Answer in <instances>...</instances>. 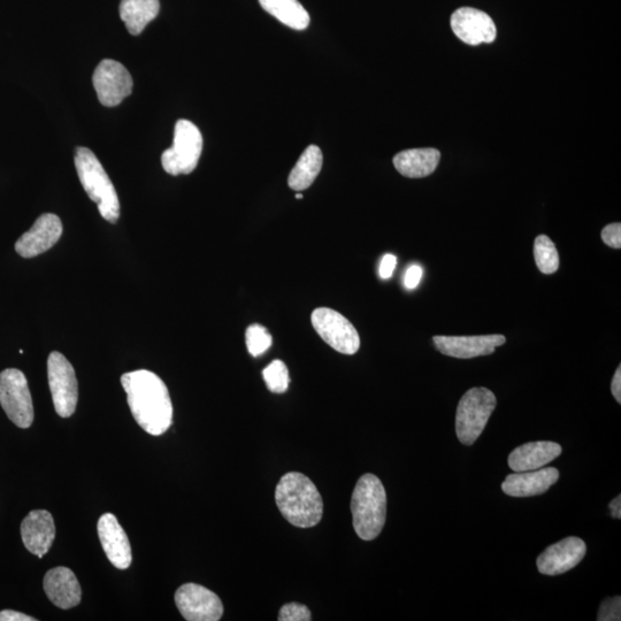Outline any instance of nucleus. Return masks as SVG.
Masks as SVG:
<instances>
[{"label": "nucleus", "mask_w": 621, "mask_h": 621, "mask_svg": "<svg viewBox=\"0 0 621 621\" xmlns=\"http://www.w3.org/2000/svg\"><path fill=\"white\" fill-rule=\"evenodd\" d=\"M245 342L250 355L259 357L272 347L273 339L265 327L255 324L248 327Z\"/></svg>", "instance_id": "obj_27"}, {"label": "nucleus", "mask_w": 621, "mask_h": 621, "mask_svg": "<svg viewBox=\"0 0 621 621\" xmlns=\"http://www.w3.org/2000/svg\"><path fill=\"white\" fill-rule=\"evenodd\" d=\"M263 378L268 390L274 394H283L289 388L288 367L282 360H274L263 371Z\"/></svg>", "instance_id": "obj_26"}, {"label": "nucleus", "mask_w": 621, "mask_h": 621, "mask_svg": "<svg viewBox=\"0 0 621 621\" xmlns=\"http://www.w3.org/2000/svg\"><path fill=\"white\" fill-rule=\"evenodd\" d=\"M562 451V447L555 442H529L511 452L509 466L515 472L539 470L561 456Z\"/></svg>", "instance_id": "obj_20"}, {"label": "nucleus", "mask_w": 621, "mask_h": 621, "mask_svg": "<svg viewBox=\"0 0 621 621\" xmlns=\"http://www.w3.org/2000/svg\"><path fill=\"white\" fill-rule=\"evenodd\" d=\"M611 516L615 519L621 518V496H617L609 505Z\"/></svg>", "instance_id": "obj_35"}, {"label": "nucleus", "mask_w": 621, "mask_h": 621, "mask_svg": "<svg viewBox=\"0 0 621 621\" xmlns=\"http://www.w3.org/2000/svg\"><path fill=\"white\" fill-rule=\"evenodd\" d=\"M601 236L603 242L607 244L608 247L613 249L621 248V225L619 222L604 227Z\"/></svg>", "instance_id": "obj_30"}, {"label": "nucleus", "mask_w": 621, "mask_h": 621, "mask_svg": "<svg viewBox=\"0 0 621 621\" xmlns=\"http://www.w3.org/2000/svg\"><path fill=\"white\" fill-rule=\"evenodd\" d=\"M203 151V136L191 121L179 120L174 130V142L161 156L166 173L173 176L195 171Z\"/></svg>", "instance_id": "obj_6"}, {"label": "nucleus", "mask_w": 621, "mask_h": 621, "mask_svg": "<svg viewBox=\"0 0 621 621\" xmlns=\"http://www.w3.org/2000/svg\"><path fill=\"white\" fill-rule=\"evenodd\" d=\"M121 385L136 423L153 436L166 433L173 423V404L165 382L140 370L122 375Z\"/></svg>", "instance_id": "obj_1"}, {"label": "nucleus", "mask_w": 621, "mask_h": 621, "mask_svg": "<svg viewBox=\"0 0 621 621\" xmlns=\"http://www.w3.org/2000/svg\"><path fill=\"white\" fill-rule=\"evenodd\" d=\"M433 342L442 355L458 359H472L494 354L506 342L503 335L434 336Z\"/></svg>", "instance_id": "obj_12"}, {"label": "nucleus", "mask_w": 621, "mask_h": 621, "mask_svg": "<svg viewBox=\"0 0 621 621\" xmlns=\"http://www.w3.org/2000/svg\"><path fill=\"white\" fill-rule=\"evenodd\" d=\"M324 156L317 145H310L298 159L288 178L289 187L295 191L310 188L321 172Z\"/></svg>", "instance_id": "obj_23"}, {"label": "nucleus", "mask_w": 621, "mask_h": 621, "mask_svg": "<svg viewBox=\"0 0 621 621\" xmlns=\"http://www.w3.org/2000/svg\"><path fill=\"white\" fill-rule=\"evenodd\" d=\"M355 532L360 539H377L386 524L387 494L378 477L365 474L357 482L351 500Z\"/></svg>", "instance_id": "obj_3"}, {"label": "nucleus", "mask_w": 621, "mask_h": 621, "mask_svg": "<svg viewBox=\"0 0 621 621\" xmlns=\"http://www.w3.org/2000/svg\"><path fill=\"white\" fill-rule=\"evenodd\" d=\"M611 391H612L613 397H615L616 401L620 404L621 403V367L620 366L617 368L615 377H613L612 379Z\"/></svg>", "instance_id": "obj_34"}, {"label": "nucleus", "mask_w": 621, "mask_h": 621, "mask_svg": "<svg viewBox=\"0 0 621 621\" xmlns=\"http://www.w3.org/2000/svg\"><path fill=\"white\" fill-rule=\"evenodd\" d=\"M559 479L555 467L527 472H515L508 475L502 483V490L512 497H532L547 493Z\"/></svg>", "instance_id": "obj_18"}, {"label": "nucleus", "mask_w": 621, "mask_h": 621, "mask_svg": "<svg viewBox=\"0 0 621 621\" xmlns=\"http://www.w3.org/2000/svg\"><path fill=\"white\" fill-rule=\"evenodd\" d=\"M280 621H310L311 611L306 605L299 603H289L283 605L280 610L279 618Z\"/></svg>", "instance_id": "obj_28"}, {"label": "nucleus", "mask_w": 621, "mask_h": 621, "mask_svg": "<svg viewBox=\"0 0 621 621\" xmlns=\"http://www.w3.org/2000/svg\"><path fill=\"white\" fill-rule=\"evenodd\" d=\"M396 265L397 258L394 255H386L383 257L379 268L381 279H390L394 274Z\"/></svg>", "instance_id": "obj_32"}, {"label": "nucleus", "mask_w": 621, "mask_h": 621, "mask_svg": "<svg viewBox=\"0 0 621 621\" xmlns=\"http://www.w3.org/2000/svg\"><path fill=\"white\" fill-rule=\"evenodd\" d=\"M451 28L460 41L469 45L493 43L497 30L492 18L485 12L462 7L452 14Z\"/></svg>", "instance_id": "obj_14"}, {"label": "nucleus", "mask_w": 621, "mask_h": 621, "mask_svg": "<svg viewBox=\"0 0 621 621\" xmlns=\"http://www.w3.org/2000/svg\"><path fill=\"white\" fill-rule=\"evenodd\" d=\"M496 405V396L488 388L475 387L466 391L456 413V433L460 443L472 446L477 442Z\"/></svg>", "instance_id": "obj_5"}, {"label": "nucleus", "mask_w": 621, "mask_h": 621, "mask_svg": "<svg viewBox=\"0 0 621 621\" xmlns=\"http://www.w3.org/2000/svg\"><path fill=\"white\" fill-rule=\"evenodd\" d=\"M63 235V224L56 214L45 213L38 218L32 228L23 234L15 251L23 258H34L50 250Z\"/></svg>", "instance_id": "obj_13"}, {"label": "nucleus", "mask_w": 621, "mask_h": 621, "mask_svg": "<svg viewBox=\"0 0 621 621\" xmlns=\"http://www.w3.org/2000/svg\"><path fill=\"white\" fill-rule=\"evenodd\" d=\"M621 600L620 596L607 598L601 604L598 611L597 620L600 621H619L621 620Z\"/></svg>", "instance_id": "obj_29"}, {"label": "nucleus", "mask_w": 621, "mask_h": 621, "mask_svg": "<svg viewBox=\"0 0 621 621\" xmlns=\"http://www.w3.org/2000/svg\"><path fill=\"white\" fill-rule=\"evenodd\" d=\"M311 321L314 329L329 347L343 355H355L360 348L357 329L341 313L320 308L313 311Z\"/></svg>", "instance_id": "obj_9"}, {"label": "nucleus", "mask_w": 621, "mask_h": 621, "mask_svg": "<svg viewBox=\"0 0 621 621\" xmlns=\"http://www.w3.org/2000/svg\"><path fill=\"white\" fill-rule=\"evenodd\" d=\"M99 102L107 107L118 106L132 94L134 82L128 69L112 59H104L92 76Z\"/></svg>", "instance_id": "obj_10"}, {"label": "nucleus", "mask_w": 621, "mask_h": 621, "mask_svg": "<svg viewBox=\"0 0 621 621\" xmlns=\"http://www.w3.org/2000/svg\"><path fill=\"white\" fill-rule=\"evenodd\" d=\"M0 621H36V619L23 615L21 612L4 610L0 612Z\"/></svg>", "instance_id": "obj_33"}, {"label": "nucleus", "mask_w": 621, "mask_h": 621, "mask_svg": "<svg viewBox=\"0 0 621 621\" xmlns=\"http://www.w3.org/2000/svg\"><path fill=\"white\" fill-rule=\"evenodd\" d=\"M98 536L107 558L119 570H127L133 562L132 547L124 528L112 513L98 520Z\"/></svg>", "instance_id": "obj_16"}, {"label": "nucleus", "mask_w": 621, "mask_h": 621, "mask_svg": "<svg viewBox=\"0 0 621 621\" xmlns=\"http://www.w3.org/2000/svg\"><path fill=\"white\" fill-rule=\"evenodd\" d=\"M0 405L14 425L26 429L33 425L34 405L26 375L17 368L0 373Z\"/></svg>", "instance_id": "obj_7"}, {"label": "nucleus", "mask_w": 621, "mask_h": 621, "mask_svg": "<svg viewBox=\"0 0 621 621\" xmlns=\"http://www.w3.org/2000/svg\"><path fill=\"white\" fill-rule=\"evenodd\" d=\"M440 159L441 153L436 149L405 150L394 157V166L405 178L421 179L435 172Z\"/></svg>", "instance_id": "obj_21"}, {"label": "nucleus", "mask_w": 621, "mask_h": 621, "mask_svg": "<svg viewBox=\"0 0 621 621\" xmlns=\"http://www.w3.org/2000/svg\"><path fill=\"white\" fill-rule=\"evenodd\" d=\"M175 603L188 621H218L224 615L219 596L201 585L186 584L175 593Z\"/></svg>", "instance_id": "obj_11"}, {"label": "nucleus", "mask_w": 621, "mask_h": 621, "mask_svg": "<svg viewBox=\"0 0 621 621\" xmlns=\"http://www.w3.org/2000/svg\"><path fill=\"white\" fill-rule=\"evenodd\" d=\"M21 538L28 551L42 559L56 538L55 520L51 513L45 510L30 512L22 521Z\"/></svg>", "instance_id": "obj_17"}, {"label": "nucleus", "mask_w": 621, "mask_h": 621, "mask_svg": "<svg viewBox=\"0 0 621 621\" xmlns=\"http://www.w3.org/2000/svg\"><path fill=\"white\" fill-rule=\"evenodd\" d=\"M160 11L159 0H122L120 18L125 22L129 34L134 36L143 33Z\"/></svg>", "instance_id": "obj_22"}, {"label": "nucleus", "mask_w": 621, "mask_h": 621, "mask_svg": "<svg viewBox=\"0 0 621 621\" xmlns=\"http://www.w3.org/2000/svg\"><path fill=\"white\" fill-rule=\"evenodd\" d=\"M584 540L571 536L544 550L538 558V569L546 575H559L571 571L586 556Z\"/></svg>", "instance_id": "obj_15"}, {"label": "nucleus", "mask_w": 621, "mask_h": 621, "mask_svg": "<svg viewBox=\"0 0 621 621\" xmlns=\"http://www.w3.org/2000/svg\"><path fill=\"white\" fill-rule=\"evenodd\" d=\"M74 161L82 187L91 201L97 204L101 216L111 224H117L120 218L119 197L101 161L88 148L76 149Z\"/></svg>", "instance_id": "obj_4"}, {"label": "nucleus", "mask_w": 621, "mask_h": 621, "mask_svg": "<svg viewBox=\"0 0 621 621\" xmlns=\"http://www.w3.org/2000/svg\"><path fill=\"white\" fill-rule=\"evenodd\" d=\"M534 257L536 265L543 274H554L559 268V255L556 245L548 236L536 237L534 243Z\"/></svg>", "instance_id": "obj_25"}, {"label": "nucleus", "mask_w": 621, "mask_h": 621, "mask_svg": "<svg viewBox=\"0 0 621 621\" xmlns=\"http://www.w3.org/2000/svg\"><path fill=\"white\" fill-rule=\"evenodd\" d=\"M423 268L418 265H413L408 268L405 273L404 286L406 289L413 290L419 286L421 278H423Z\"/></svg>", "instance_id": "obj_31"}, {"label": "nucleus", "mask_w": 621, "mask_h": 621, "mask_svg": "<svg viewBox=\"0 0 621 621\" xmlns=\"http://www.w3.org/2000/svg\"><path fill=\"white\" fill-rule=\"evenodd\" d=\"M297 199H303V194H296Z\"/></svg>", "instance_id": "obj_36"}, {"label": "nucleus", "mask_w": 621, "mask_h": 621, "mask_svg": "<svg viewBox=\"0 0 621 621\" xmlns=\"http://www.w3.org/2000/svg\"><path fill=\"white\" fill-rule=\"evenodd\" d=\"M43 586L46 596L60 609H72L81 603L82 592L79 580L67 567H56L46 573Z\"/></svg>", "instance_id": "obj_19"}, {"label": "nucleus", "mask_w": 621, "mask_h": 621, "mask_svg": "<svg viewBox=\"0 0 621 621\" xmlns=\"http://www.w3.org/2000/svg\"><path fill=\"white\" fill-rule=\"evenodd\" d=\"M276 505L291 525L299 528L317 526L324 515V502L314 483L299 472H289L275 490Z\"/></svg>", "instance_id": "obj_2"}, {"label": "nucleus", "mask_w": 621, "mask_h": 621, "mask_svg": "<svg viewBox=\"0 0 621 621\" xmlns=\"http://www.w3.org/2000/svg\"><path fill=\"white\" fill-rule=\"evenodd\" d=\"M48 378L58 416L72 417L79 401V385L72 364L60 352H52L49 356Z\"/></svg>", "instance_id": "obj_8"}, {"label": "nucleus", "mask_w": 621, "mask_h": 621, "mask_svg": "<svg viewBox=\"0 0 621 621\" xmlns=\"http://www.w3.org/2000/svg\"><path fill=\"white\" fill-rule=\"evenodd\" d=\"M263 9L283 25L295 30H305L310 25L309 12L298 0H259Z\"/></svg>", "instance_id": "obj_24"}]
</instances>
